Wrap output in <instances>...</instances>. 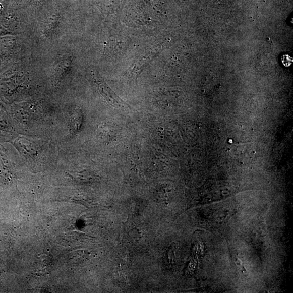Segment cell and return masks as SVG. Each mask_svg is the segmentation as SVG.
<instances>
[{"label": "cell", "mask_w": 293, "mask_h": 293, "mask_svg": "<svg viewBox=\"0 0 293 293\" xmlns=\"http://www.w3.org/2000/svg\"><path fill=\"white\" fill-rule=\"evenodd\" d=\"M17 146L20 149L24 158L28 161H35L38 159L41 151L40 145L37 142L26 138H21L17 140Z\"/></svg>", "instance_id": "obj_1"}, {"label": "cell", "mask_w": 293, "mask_h": 293, "mask_svg": "<svg viewBox=\"0 0 293 293\" xmlns=\"http://www.w3.org/2000/svg\"><path fill=\"white\" fill-rule=\"evenodd\" d=\"M282 61L285 67H289L291 64L292 60L288 55H285L283 56Z\"/></svg>", "instance_id": "obj_2"}]
</instances>
